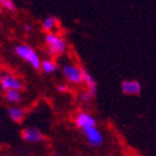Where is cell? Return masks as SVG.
Here are the masks:
<instances>
[{"instance_id":"obj_6","label":"cell","mask_w":156,"mask_h":156,"mask_svg":"<svg viewBox=\"0 0 156 156\" xmlns=\"http://www.w3.org/2000/svg\"><path fill=\"white\" fill-rule=\"evenodd\" d=\"M21 138H23V142L29 144H36L40 143L44 140V135L40 130L37 128V127H26L21 130Z\"/></svg>"},{"instance_id":"obj_14","label":"cell","mask_w":156,"mask_h":156,"mask_svg":"<svg viewBox=\"0 0 156 156\" xmlns=\"http://www.w3.org/2000/svg\"><path fill=\"white\" fill-rule=\"evenodd\" d=\"M0 7L9 12L16 11V3L13 2V0H0Z\"/></svg>"},{"instance_id":"obj_12","label":"cell","mask_w":156,"mask_h":156,"mask_svg":"<svg viewBox=\"0 0 156 156\" xmlns=\"http://www.w3.org/2000/svg\"><path fill=\"white\" fill-rule=\"evenodd\" d=\"M5 99L9 104H19L20 101H23V96H21L20 90L9 89V90L5 91Z\"/></svg>"},{"instance_id":"obj_2","label":"cell","mask_w":156,"mask_h":156,"mask_svg":"<svg viewBox=\"0 0 156 156\" xmlns=\"http://www.w3.org/2000/svg\"><path fill=\"white\" fill-rule=\"evenodd\" d=\"M45 45L47 46V52L50 56H62L67 50L66 39L55 33L46 34Z\"/></svg>"},{"instance_id":"obj_11","label":"cell","mask_w":156,"mask_h":156,"mask_svg":"<svg viewBox=\"0 0 156 156\" xmlns=\"http://www.w3.org/2000/svg\"><path fill=\"white\" fill-rule=\"evenodd\" d=\"M40 69L45 74L50 75V74H54V73L57 72L59 69V67H58V64L55 60H52V59H44L40 62Z\"/></svg>"},{"instance_id":"obj_7","label":"cell","mask_w":156,"mask_h":156,"mask_svg":"<svg viewBox=\"0 0 156 156\" xmlns=\"http://www.w3.org/2000/svg\"><path fill=\"white\" fill-rule=\"evenodd\" d=\"M122 91H123L125 95H129V96H137V95L140 94L142 91V85L138 80H129V79H126V80L122 81Z\"/></svg>"},{"instance_id":"obj_1","label":"cell","mask_w":156,"mask_h":156,"mask_svg":"<svg viewBox=\"0 0 156 156\" xmlns=\"http://www.w3.org/2000/svg\"><path fill=\"white\" fill-rule=\"evenodd\" d=\"M13 51H15V54L19 58H21L26 62H28L34 69H36V70L40 69L41 59L39 57L38 52L31 46L26 45V44H20V45H17L13 48Z\"/></svg>"},{"instance_id":"obj_4","label":"cell","mask_w":156,"mask_h":156,"mask_svg":"<svg viewBox=\"0 0 156 156\" xmlns=\"http://www.w3.org/2000/svg\"><path fill=\"white\" fill-rule=\"evenodd\" d=\"M81 133L85 136L87 143L90 145L91 147H101L104 143V136H103V133L98 129L97 126H88L85 127V128H81Z\"/></svg>"},{"instance_id":"obj_17","label":"cell","mask_w":156,"mask_h":156,"mask_svg":"<svg viewBox=\"0 0 156 156\" xmlns=\"http://www.w3.org/2000/svg\"><path fill=\"white\" fill-rule=\"evenodd\" d=\"M23 30L26 31V33H31L33 31V26L31 25H29V23H23Z\"/></svg>"},{"instance_id":"obj_5","label":"cell","mask_w":156,"mask_h":156,"mask_svg":"<svg viewBox=\"0 0 156 156\" xmlns=\"http://www.w3.org/2000/svg\"><path fill=\"white\" fill-rule=\"evenodd\" d=\"M62 70L65 78L69 83L75 85L83 84V72H84L83 67L73 65V64H66V65L62 66Z\"/></svg>"},{"instance_id":"obj_9","label":"cell","mask_w":156,"mask_h":156,"mask_svg":"<svg viewBox=\"0 0 156 156\" xmlns=\"http://www.w3.org/2000/svg\"><path fill=\"white\" fill-rule=\"evenodd\" d=\"M7 114H8L10 119L17 124L21 123L23 118H25V111H23V108L18 107V106H11V107H9L8 111H7Z\"/></svg>"},{"instance_id":"obj_3","label":"cell","mask_w":156,"mask_h":156,"mask_svg":"<svg viewBox=\"0 0 156 156\" xmlns=\"http://www.w3.org/2000/svg\"><path fill=\"white\" fill-rule=\"evenodd\" d=\"M23 88V83L17 76H15L8 70L0 72V89L2 91H7L9 89L21 90Z\"/></svg>"},{"instance_id":"obj_18","label":"cell","mask_w":156,"mask_h":156,"mask_svg":"<svg viewBox=\"0 0 156 156\" xmlns=\"http://www.w3.org/2000/svg\"><path fill=\"white\" fill-rule=\"evenodd\" d=\"M1 15H2V8L0 7V17H1Z\"/></svg>"},{"instance_id":"obj_20","label":"cell","mask_w":156,"mask_h":156,"mask_svg":"<svg viewBox=\"0 0 156 156\" xmlns=\"http://www.w3.org/2000/svg\"><path fill=\"white\" fill-rule=\"evenodd\" d=\"M0 33H1V28H0Z\"/></svg>"},{"instance_id":"obj_15","label":"cell","mask_w":156,"mask_h":156,"mask_svg":"<svg viewBox=\"0 0 156 156\" xmlns=\"http://www.w3.org/2000/svg\"><path fill=\"white\" fill-rule=\"evenodd\" d=\"M93 98H95V95L91 94L89 90H86V91H83V93L80 94V96H79V101H80L81 103H89Z\"/></svg>"},{"instance_id":"obj_19","label":"cell","mask_w":156,"mask_h":156,"mask_svg":"<svg viewBox=\"0 0 156 156\" xmlns=\"http://www.w3.org/2000/svg\"><path fill=\"white\" fill-rule=\"evenodd\" d=\"M52 156H64V155H60V154H52Z\"/></svg>"},{"instance_id":"obj_10","label":"cell","mask_w":156,"mask_h":156,"mask_svg":"<svg viewBox=\"0 0 156 156\" xmlns=\"http://www.w3.org/2000/svg\"><path fill=\"white\" fill-rule=\"evenodd\" d=\"M83 83L87 86V90H89L91 94L96 96V94H97V84L94 80V78L91 77L90 74L85 68H84V72H83Z\"/></svg>"},{"instance_id":"obj_16","label":"cell","mask_w":156,"mask_h":156,"mask_svg":"<svg viewBox=\"0 0 156 156\" xmlns=\"http://www.w3.org/2000/svg\"><path fill=\"white\" fill-rule=\"evenodd\" d=\"M56 89L58 93H67L68 91V87L66 86V85H62V84H59L56 86Z\"/></svg>"},{"instance_id":"obj_8","label":"cell","mask_w":156,"mask_h":156,"mask_svg":"<svg viewBox=\"0 0 156 156\" xmlns=\"http://www.w3.org/2000/svg\"><path fill=\"white\" fill-rule=\"evenodd\" d=\"M75 125L79 129L88 126H95L96 119L93 115H90L87 112H79L75 117Z\"/></svg>"},{"instance_id":"obj_13","label":"cell","mask_w":156,"mask_h":156,"mask_svg":"<svg viewBox=\"0 0 156 156\" xmlns=\"http://www.w3.org/2000/svg\"><path fill=\"white\" fill-rule=\"evenodd\" d=\"M58 23V19L56 16H48L42 20L41 27L46 33H52V30L55 29L56 26Z\"/></svg>"}]
</instances>
